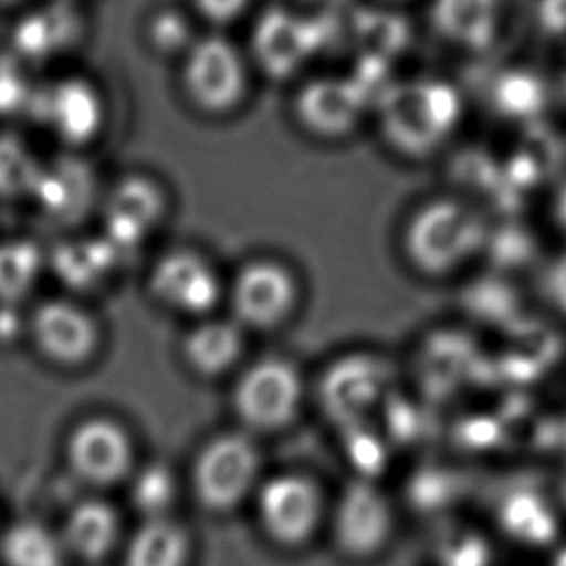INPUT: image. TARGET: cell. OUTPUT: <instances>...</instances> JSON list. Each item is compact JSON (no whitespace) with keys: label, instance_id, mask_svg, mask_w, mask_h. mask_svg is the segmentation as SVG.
<instances>
[{"label":"cell","instance_id":"7c38bea8","mask_svg":"<svg viewBox=\"0 0 566 566\" xmlns=\"http://www.w3.org/2000/svg\"><path fill=\"white\" fill-rule=\"evenodd\" d=\"M151 292L185 315H206L220 301L221 283L212 264L195 251L167 252L151 270Z\"/></svg>","mask_w":566,"mask_h":566},{"label":"cell","instance_id":"30bf717a","mask_svg":"<svg viewBox=\"0 0 566 566\" xmlns=\"http://www.w3.org/2000/svg\"><path fill=\"white\" fill-rule=\"evenodd\" d=\"M297 303V277L275 260H254L247 264L231 287V305L237 318L260 331H270L290 321Z\"/></svg>","mask_w":566,"mask_h":566},{"label":"cell","instance_id":"9c48e42d","mask_svg":"<svg viewBox=\"0 0 566 566\" xmlns=\"http://www.w3.org/2000/svg\"><path fill=\"white\" fill-rule=\"evenodd\" d=\"M323 41L318 22L274 7L252 28L251 59L270 78H290L318 53Z\"/></svg>","mask_w":566,"mask_h":566},{"label":"cell","instance_id":"5b68a950","mask_svg":"<svg viewBox=\"0 0 566 566\" xmlns=\"http://www.w3.org/2000/svg\"><path fill=\"white\" fill-rule=\"evenodd\" d=\"M249 59L221 35L198 38L182 56V90L198 111L223 117L239 109L249 94Z\"/></svg>","mask_w":566,"mask_h":566},{"label":"cell","instance_id":"4316f807","mask_svg":"<svg viewBox=\"0 0 566 566\" xmlns=\"http://www.w3.org/2000/svg\"><path fill=\"white\" fill-rule=\"evenodd\" d=\"M496 109L504 117L527 118L545 107V86L530 72H511L495 86Z\"/></svg>","mask_w":566,"mask_h":566},{"label":"cell","instance_id":"ac0fdd59","mask_svg":"<svg viewBox=\"0 0 566 566\" xmlns=\"http://www.w3.org/2000/svg\"><path fill=\"white\" fill-rule=\"evenodd\" d=\"M82 35V20L71 0H59L28 14L14 32L18 55L30 61H48L63 55Z\"/></svg>","mask_w":566,"mask_h":566},{"label":"cell","instance_id":"8fae6325","mask_svg":"<svg viewBox=\"0 0 566 566\" xmlns=\"http://www.w3.org/2000/svg\"><path fill=\"white\" fill-rule=\"evenodd\" d=\"M66 457L82 480L92 485H113L133 468V441L120 424L94 417L72 431Z\"/></svg>","mask_w":566,"mask_h":566},{"label":"cell","instance_id":"d6a6232c","mask_svg":"<svg viewBox=\"0 0 566 566\" xmlns=\"http://www.w3.org/2000/svg\"><path fill=\"white\" fill-rule=\"evenodd\" d=\"M28 0H0V9H17L22 7Z\"/></svg>","mask_w":566,"mask_h":566},{"label":"cell","instance_id":"83f0119b","mask_svg":"<svg viewBox=\"0 0 566 566\" xmlns=\"http://www.w3.org/2000/svg\"><path fill=\"white\" fill-rule=\"evenodd\" d=\"M146 40L158 55L185 56L197 38L189 18L179 10L164 9L148 20Z\"/></svg>","mask_w":566,"mask_h":566},{"label":"cell","instance_id":"d4e9b609","mask_svg":"<svg viewBox=\"0 0 566 566\" xmlns=\"http://www.w3.org/2000/svg\"><path fill=\"white\" fill-rule=\"evenodd\" d=\"M41 262V252L28 241L0 244V300L24 297L40 275Z\"/></svg>","mask_w":566,"mask_h":566},{"label":"cell","instance_id":"44dd1931","mask_svg":"<svg viewBox=\"0 0 566 566\" xmlns=\"http://www.w3.org/2000/svg\"><path fill=\"white\" fill-rule=\"evenodd\" d=\"M243 354V334L237 324L206 321L185 339V359L202 377H218Z\"/></svg>","mask_w":566,"mask_h":566},{"label":"cell","instance_id":"cb8c5ba5","mask_svg":"<svg viewBox=\"0 0 566 566\" xmlns=\"http://www.w3.org/2000/svg\"><path fill=\"white\" fill-rule=\"evenodd\" d=\"M40 158L17 136H0V197H32L41 174Z\"/></svg>","mask_w":566,"mask_h":566},{"label":"cell","instance_id":"6da1fadb","mask_svg":"<svg viewBox=\"0 0 566 566\" xmlns=\"http://www.w3.org/2000/svg\"><path fill=\"white\" fill-rule=\"evenodd\" d=\"M488 221L462 198L437 197L417 206L401 226V254L417 274L450 277L488 247Z\"/></svg>","mask_w":566,"mask_h":566},{"label":"cell","instance_id":"4fadbf2b","mask_svg":"<svg viewBox=\"0 0 566 566\" xmlns=\"http://www.w3.org/2000/svg\"><path fill=\"white\" fill-rule=\"evenodd\" d=\"M43 120L61 140L86 146L97 138L105 123V102L99 90L84 78H64L35 94Z\"/></svg>","mask_w":566,"mask_h":566},{"label":"cell","instance_id":"7402d4cb","mask_svg":"<svg viewBox=\"0 0 566 566\" xmlns=\"http://www.w3.org/2000/svg\"><path fill=\"white\" fill-rule=\"evenodd\" d=\"M190 539L171 518L144 520L126 545L125 566H187Z\"/></svg>","mask_w":566,"mask_h":566},{"label":"cell","instance_id":"9a60e30c","mask_svg":"<svg viewBox=\"0 0 566 566\" xmlns=\"http://www.w3.org/2000/svg\"><path fill=\"white\" fill-rule=\"evenodd\" d=\"M33 339L51 361L82 365L94 355L99 332L84 308L69 301H49L32 318Z\"/></svg>","mask_w":566,"mask_h":566},{"label":"cell","instance_id":"1f68e13d","mask_svg":"<svg viewBox=\"0 0 566 566\" xmlns=\"http://www.w3.org/2000/svg\"><path fill=\"white\" fill-rule=\"evenodd\" d=\"M300 2L318 14H332L347 4V0H300Z\"/></svg>","mask_w":566,"mask_h":566},{"label":"cell","instance_id":"5bb4252c","mask_svg":"<svg viewBox=\"0 0 566 566\" xmlns=\"http://www.w3.org/2000/svg\"><path fill=\"white\" fill-rule=\"evenodd\" d=\"M385 363L373 355H349L332 363L321 380V403L339 424L363 419L386 385Z\"/></svg>","mask_w":566,"mask_h":566},{"label":"cell","instance_id":"3957f363","mask_svg":"<svg viewBox=\"0 0 566 566\" xmlns=\"http://www.w3.org/2000/svg\"><path fill=\"white\" fill-rule=\"evenodd\" d=\"M326 527L344 557L375 563L398 534V511L388 491L375 481H354L332 501Z\"/></svg>","mask_w":566,"mask_h":566},{"label":"cell","instance_id":"603a6c76","mask_svg":"<svg viewBox=\"0 0 566 566\" xmlns=\"http://www.w3.org/2000/svg\"><path fill=\"white\" fill-rule=\"evenodd\" d=\"M0 555L7 566H64L69 553L61 535L40 522H18L0 539Z\"/></svg>","mask_w":566,"mask_h":566},{"label":"cell","instance_id":"f546056e","mask_svg":"<svg viewBox=\"0 0 566 566\" xmlns=\"http://www.w3.org/2000/svg\"><path fill=\"white\" fill-rule=\"evenodd\" d=\"M535 25L553 41H566V0H537Z\"/></svg>","mask_w":566,"mask_h":566},{"label":"cell","instance_id":"4dcf8cb0","mask_svg":"<svg viewBox=\"0 0 566 566\" xmlns=\"http://www.w3.org/2000/svg\"><path fill=\"white\" fill-rule=\"evenodd\" d=\"M551 218L557 226L558 233L566 239V179L558 185L551 197Z\"/></svg>","mask_w":566,"mask_h":566},{"label":"cell","instance_id":"e575fe53","mask_svg":"<svg viewBox=\"0 0 566 566\" xmlns=\"http://www.w3.org/2000/svg\"><path fill=\"white\" fill-rule=\"evenodd\" d=\"M565 90H566V80H565Z\"/></svg>","mask_w":566,"mask_h":566},{"label":"cell","instance_id":"7a4b0ae2","mask_svg":"<svg viewBox=\"0 0 566 566\" xmlns=\"http://www.w3.org/2000/svg\"><path fill=\"white\" fill-rule=\"evenodd\" d=\"M464 99L447 80L421 78L392 84L377 102L378 130L401 158L424 159L457 133Z\"/></svg>","mask_w":566,"mask_h":566},{"label":"cell","instance_id":"836d02e7","mask_svg":"<svg viewBox=\"0 0 566 566\" xmlns=\"http://www.w3.org/2000/svg\"><path fill=\"white\" fill-rule=\"evenodd\" d=\"M382 2H386V4H401V2H408V0H382Z\"/></svg>","mask_w":566,"mask_h":566},{"label":"cell","instance_id":"d6986e66","mask_svg":"<svg viewBox=\"0 0 566 566\" xmlns=\"http://www.w3.org/2000/svg\"><path fill=\"white\" fill-rule=\"evenodd\" d=\"M95 195L92 167L80 159H55L43 164L32 197L43 212L56 220L78 218L86 212Z\"/></svg>","mask_w":566,"mask_h":566},{"label":"cell","instance_id":"ba28073f","mask_svg":"<svg viewBox=\"0 0 566 566\" xmlns=\"http://www.w3.org/2000/svg\"><path fill=\"white\" fill-rule=\"evenodd\" d=\"M370 109L373 103L352 76L308 80L293 102V113L305 133L326 142L352 136Z\"/></svg>","mask_w":566,"mask_h":566},{"label":"cell","instance_id":"484cf974","mask_svg":"<svg viewBox=\"0 0 566 566\" xmlns=\"http://www.w3.org/2000/svg\"><path fill=\"white\" fill-rule=\"evenodd\" d=\"M134 509L144 520L169 518L167 512L177 499V481L166 465L151 464L134 475L130 489Z\"/></svg>","mask_w":566,"mask_h":566},{"label":"cell","instance_id":"8992f818","mask_svg":"<svg viewBox=\"0 0 566 566\" xmlns=\"http://www.w3.org/2000/svg\"><path fill=\"white\" fill-rule=\"evenodd\" d=\"M259 485V449L247 434L216 437L200 450L192 468L195 495L208 511H231L256 493Z\"/></svg>","mask_w":566,"mask_h":566},{"label":"cell","instance_id":"e0dca14e","mask_svg":"<svg viewBox=\"0 0 566 566\" xmlns=\"http://www.w3.org/2000/svg\"><path fill=\"white\" fill-rule=\"evenodd\" d=\"M166 213V192L148 177H126L107 198V229L113 243H140Z\"/></svg>","mask_w":566,"mask_h":566},{"label":"cell","instance_id":"52a82bcc","mask_svg":"<svg viewBox=\"0 0 566 566\" xmlns=\"http://www.w3.org/2000/svg\"><path fill=\"white\" fill-rule=\"evenodd\" d=\"M305 398L300 370L283 359H262L244 370L233 392L237 416L247 427L277 431L292 423Z\"/></svg>","mask_w":566,"mask_h":566},{"label":"cell","instance_id":"277c9868","mask_svg":"<svg viewBox=\"0 0 566 566\" xmlns=\"http://www.w3.org/2000/svg\"><path fill=\"white\" fill-rule=\"evenodd\" d=\"M256 514L272 542L300 549L328 524L332 501L323 485L307 473L285 472L260 483Z\"/></svg>","mask_w":566,"mask_h":566},{"label":"cell","instance_id":"2e32d148","mask_svg":"<svg viewBox=\"0 0 566 566\" xmlns=\"http://www.w3.org/2000/svg\"><path fill=\"white\" fill-rule=\"evenodd\" d=\"M504 0H431V24L441 40L468 51H488L501 33Z\"/></svg>","mask_w":566,"mask_h":566},{"label":"cell","instance_id":"f1b7e54d","mask_svg":"<svg viewBox=\"0 0 566 566\" xmlns=\"http://www.w3.org/2000/svg\"><path fill=\"white\" fill-rule=\"evenodd\" d=\"M251 4L252 0H192L198 17L213 25L235 24Z\"/></svg>","mask_w":566,"mask_h":566},{"label":"cell","instance_id":"ffe728a7","mask_svg":"<svg viewBox=\"0 0 566 566\" xmlns=\"http://www.w3.org/2000/svg\"><path fill=\"white\" fill-rule=\"evenodd\" d=\"M120 535V524L115 509L103 501H84L72 509L64 522V549L69 555L97 563L115 549Z\"/></svg>","mask_w":566,"mask_h":566}]
</instances>
